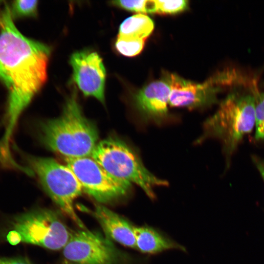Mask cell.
Listing matches in <instances>:
<instances>
[{
  "label": "cell",
  "instance_id": "13",
  "mask_svg": "<svg viewBox=\"0 0 264 264\" xmlns=\"http://www.w3.org/2000/svg\"><path fill=\"white\" fill-rule=\"evenodd\" d=\"M134 233L135 249L142 253L155 254L169 249H184L151 227H134Z\"/></svg>",
  "mask_w": 264,
  "mask_h": 264
},
{
  "label": "cell",
  "instance_id": "6",
  "mask_svg": "<svg viewBox=\"0 0 264 264\" xmlns=\"http://www.w3.org/2000/svg\"><path fill=\"white\" fill-rule=\"evenodd\" d=\"M29 162L43 188L60 210L80 229H86L74 207V200L83 191L82 187L71 169L49 157H31Z\"/></svg>",
  "mask_w": 264,
  "mask_h": 264
},
{
  "label": "cell",
  "instance_id": "17",
  "mask_svg": "<svg viewBox=\"0 0 264 264\" xmlns=\"http://www.w3.org/2000/svg\"><path fill=\"white\" fill-rule=\"evenodd\" d=\"M38 0L13 1L9 7L13 18H34L37 16Z\"/></svg>",
  "mask_w": 264,
  "mask_h": 264
},
{
  "label": "cell",
  "instance_id": "20",
  "mask_svg": "<svg viewBox=\"0 0 264 264\" xmlns=\"http://www.w3.org/2000/svg\"><path fill=\"white\" fill-rule=\"evenodd\" d=\"M0 264H33L24 258H8L0 257Z\"/></svg>",
  "mask_w": 264,
  "mask_h": 264
},
{
  "label": "cell",
  "instance_id": "9",
  "mask_svg": "<svg viewBox=\"0 0 264 264\" xmlns=\"http://www.w3.org/2000/svg\"><path fill=\"white\" fill-rule=\"evenodd\" d=\"M63 257L66 264H121L125 259L110 239L87 229L72 232Z\"/></svg>",
  "mask_w": 264,
  "mask_h": 264
},
{
  "label": "cell",
  "instance_id": "10",
  "mask_svg": "<svg viewBox=\"0 0 264 264\" xmlns=\"http://www.w3.org/2000/svg\"><path fill=\"white\" fill-rule=\"evenodd\" d=\"M72 80L86 97L105 103L106 69L102 59L95 51L83 50L73 53L69 59Z\"/></svg>",
  "mask_w": 264,
  "mask_h": 264
},
{
  "label": "cell",
  "instance_id": "19",
  "mask_svg": "<svg viewBox=\"0 0 264 264\" xmlns=\"http://www.w3.org/2000/svg\"><path fill=\"white\" fill-rule=\"evenodd\" d=\"M156 13L159 14H176L185 10L188 6V1L155 0Z\"/></svg>",
  "mask_w": 264,
  "mask_h": 264
},
{
  "label": "cell",
  "instance_id": "12",
  "mask_svg": "<svg viewBox=\"0 0 264 264\" xmlns=\"http://www.w3.org/2000/svg\"><path fill=\"white\" fill-rule=\"evenodd\" d=\"M93 215L106 236L130 248H135L134 227L127 220L102 204H97Z\"/></svg>",
  "mask_w": 264,
  "mask_h": 264
},
{
  "label": "cell",
  "instance_id": "15",
  "mask_svg": "<svg viewBox=\"0 0 264 264\" xmlns=\"http://www.w3.org/2000/svg\"><path fill=\"white\" fill-rule=\"evenodd\" d=\"M253 92L255 99V139L264 141V92L258 88L256 84Z\"/></svg>",
  "mask_w": 264,
  "mask_h": 264
},
{
  "label": "cell",
  "instance_id": "21",
  "mask_svg": "<svg viewBox=\"0 0 264 264\" xmlns=\"http://www.w3.org/2000/svg\"><path fill=\"white\" fill-rule=\"evenodd\" d=\"M7 241L12 245H16L22 242L21 237L19 234L14 230H12L7 234Z\"/></svg>",
  "mask_w": 264,
  "mask_h": 264
},
{
  "label": "cell",
  "instance_id": "4",
  "mask_svg": "<svg viewBox=\"0 0 264 264\" xmlns=\"http://www.w3.org/2000/svg\"><path fill=\"white\" fill-rule=\"evenodd\" d=\"M91 157L113 176L139 186L151 198H154V187L168 184L148 171L136 153L117 137L98 142Z\"/></svg>",
  "mask_w": 264,
  "mask_h": 264
},
{
  "label": "cell",
  "instance_id": "11",
  "mask_svg": "<svg viewBox=\"0 0 264 264\" xmlns=\"http://www.w3.org/2000/svg\"><path fill=\"white\" fill-rule=\"evenodd\" d=\"M171 89L165 79L150 83L134 97L135 107L143 119L157 124L168 115Z\"/></svg>",
  "mask_w": 264,
  "mask_h": 264
},
{
  "label": "cell",
  "instance_id": "14",
  "mask_svg": "<svg viewBox=\"0 0 264 264\" xmlns=\"http://www.w3.org/2000/svg\"><path fill=\"white\" fill-rule=\"evenodd\" d=\"M154 29V22L148 16L137 14L126 19L120 24L118 36L135 40H144Z\"/></svg>",
  "mask_w": 264,
  "mask_h": 264
},
{
  "label": "cell",
  "instance_id": "1",
  "mask_svg": "<svg viewBox=\"0 0 264 264\" xmlns=\"http://www.w3.org/2000/svg\"><path fill=\"white\" fill-rule=\"evenodd\" d=\"M50 53L49 46L20 32L5 5L0 13V81L8 91L4 140H9L20 115L46 82Z\"/></svg>",
  "mask_w": 264,
  "mask_h": 264
},
{
  "label": "cell",
  "instance_id": "3",
  "mask_svg": "<svg viewBox=\"0 0 264 264\" xmlns=\"http://www.w3.org/2000/svg\"><path fill=\"white\" fill-rule=\"evenodd\" d=\"M255 84L253 81L233 87L203 125L202 138L213 137L220 142L228 166L244 137L255 127Z\"/></svg>",
  "mask_w": 264,
  "mask_h": 264
},
{
  "label": "cell",
  "instance_id": "2",
  "mask_svg": "<svg viewBox=\"0 0 264 264\" xmlns=\"http://www.w3.org/2000/svg\"><path fill=\"white\" fill-rule=\"evenodd\" d=\"M74 87L61 114L40 125L39 137L49 150L65 158L91 157L99 138L96 126L84 114Z\"/></svg>",
  "mask_w": 264,
  "mask_h": 264
},
{
  "label": "cell",
  "instance_id": "16",
  "mask_svg": "<svg viewBox=\"0 0 264 264\" xmlns=\"http://www.w3.org/2000/svg\"><path fill=\"white\" fill-rule=\"evenodd\" d=\"M112 5L128 11L144 13H156L154 0H122L111 1Z\"/></svg>",
  "mask_w": 264,
  "mask_h": 264
},
{
  "label": "cell",
  "instance_id": "5",
  "mask_svg": "<svg viewBox=\"0 0 264 264\" xmlns=\"http://www.w3.org/2000/svg\"><path fill=\"white\" fill-rule=\"evenodd\" d=\"M171 89L169 105L194 109L210 106L217 101V95L226 87L248 84L252 81L239 70L228 68L197 83L171 73L165 78Z\"/></svg>",
  "mask_w": 264,
  "mask_h": 264
},
{
  "label": "cell",
  "instance_id": "23",
  "mask_svg": "<svg viewBox=\"0 0 264 264\" xmlns=\"http://www.w3.org/2000/svg\"><path fill=\"white\" fill-rule=\"evenodd\" d=\"M2 2L1 1H0V5H1V3Z\"/></svg>",
  "mask_w": 264,
  "mask_h": 264
},
{
  "label": "cell",
  "instance_id": "22",
  "mask_svg": "<svg viewBox=\"0 0 264 264\" xmlns=\"http://www.w3.org/2000/svg\"><path fill=\"white\" fill-rule=\"evenodd\" d=\"M252 160L259 171L264 182V159L258 156H252Z\"/></svg>",
  "mask_w": 264,
  "mask_h": 264
},
{
  "label": "cell",
  "instance_id": "18",
  "mask_svg": "<svg viewBox=\"0 0 264 264\" xmlns=\"http://www.w3.org/2000/svg\"><path fill=\"white\" fill-rule=\"evenodd\" d=\"M144 44V40L129 39L117 36L115 47L120 54L127 57H132L142 51Z\"/></svg>",
  "mask_w": 264,
  "mask_h": 264
},
{
  "label": "cell",
  "instance_id": "8",
  "mask_svg": "<svg viewBox=\"0 0 264 264\" xmlns=\"http://www.w3.org/2000/svg\"><path fill=\"white\" fill-rule=\"evenodd\" d=\"M66 165L76 176L83 191L101 203L123 198L132 183L108 173L91 157L65 158Z\"/></svg>",
  "mask_w": 264,
  "mask_h": 264
},
{
  "label": "cell",
  "instance_id": "7",
  "mask_svg": "<svg viewBox=\"0 0 264 264\" xmlns=\"http://www.w3.org/2000/svg\"><path fill=\"white\" fill-rule=\"evenodd\" d=\"M13 228L22 242L52 250L63 249L72 232L57 212L47 208L35 209L18 216Z\"/></svg>",
  "mask_w": 264,
  "mask_h": 264
}]
</instances>
